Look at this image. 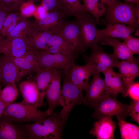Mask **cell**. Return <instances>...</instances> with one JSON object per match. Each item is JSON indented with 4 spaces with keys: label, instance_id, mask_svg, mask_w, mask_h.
I'll use <instances>...</instances> for the list:
<instances>
[{
    "label": "cell",
    "instance_id": "cell-16",
    "mask_svg": "<svg viewBox=\"0 0 139 139\" xmlns=\"http://www.w3.org/2000/svg\"><path fill=\"white\" fill-rule=\"evenodd\" d=\"M112 116H105L94 122L90 134L98 139H114V131L117 126Z\"/></svg>",
    "mask_w": 139,
    "mask_h": 139
},
{
    "label": "cell",
    "instance_id": "cell-44",
    "mask_svg": "<svg viewBox=\"0 0 139 139\" xmlns=\"http://www.w3.org/2000/svg\"><path fill=\"white\" fill-rule=\"evenodd\" d=\"M126 2L139 4V0H124Z\"/></svg>",
    "mask_w": 139,
    "mask_h": 139
},
{
    "label": "cell",
    "instance_id": "cell-11",
    "mask_svg": "<svg viewBox=\"0 0 139 139\" xmlns=\"http://www.w3.org/2000/svg\"><path fill=\"white\" fill-rule=\"evenodd\" d=\"M52 32L62 36L74 47L78 53L82 52L80 28L77 20L63 21Z\"/></svg>",
    "mask_w": 139,
    "mask_h": 139
},
{
    "label": "cell",
    "instance_id": "cell-26",
    "mask_svg": "<svg viewBox=\"0 0 139 139\" xmlns=\"http://www.w3.org/2000/svg\"><path fill=\"white\" fill-rule=\"evenodd\" d=\"M55 69L41 68L35 73L33 80L41 92L44 93L51 80Z\"/></svg>",
    "mask_w": 139,
    "mask_h": 139
},
{
    "label": "cell",
    "instance_id": "cell-46",
    "mask_svg": "<svg viewBox=\"0 0 139 139\" xmlns=\"http://www.w3.org/2000/svg\"><path fill=\"white\" fill-rule=\"evenodd\" d=\"M1 81H0V91L1 90Z\"/></svg>",
    "mask_w": 139,
    "mask_h": 139
},
{
    "label": "cell",
    "instance_id": "cell-9",
    "mask_svg": "<svg viewBox=\"0 0 139 139\" xmlns=\"http://www.w3.org/2000/svg\"><path fill=\"white\" fill-rule=\"evenodd\" d=\"M63 72L62 70H55L51 81L44 93V98L48 105L47 110L50 115L53 113L56 107L59 106L63 107V105L60 85Z\"/></svg>",
    "mask_w": 139,
    "mask_h": 139
},
{
    "label": "cell",
    "instance_id": "cell-33",
    "mask_svg": "<svg viewBox=\"0 0 139 139\" xmlns=\"http://www.w3.org/2000/svg\"><path fill=\"white\" fill-rule=\"evenodd\" d=\"M26 0H0V9L8 12L19 10Z\"/></svg>",
    "mask_w": 139,
    "mask_h": 139
},
{
    "label": "cell",
    "instance_id": "cell-27",
    "mask_svg": "<svg viewBox=\"0 0 139 139\" xmlns=\"http://www.w3.org/2000/svg\"><path fill=\"white\" fill-rule=\"evenodd\" d=\"M3 58L14 63L20 71L21 79L38 71L34 67L22 57H15L3 55Z\"/></svg>",
    "mask_w": 139,
    "mask_h": 139
},
{
    "label": "cell",
    "instance_id": "cell-47",
    "mask_svg": "<svg viewBox=\"0 0 139 139\" xmlns=\"http://www.w3.org/2000/svg\"><path fill=\"white\" fill-rule=\"evenodd\" d=\"M1 64H0V72L1 71Z\"/></svg>",
    "mask_w": 139,
    "mask_h": 139
},
{
    "label": "cell",
    "instance_id": "cell-37",
    "mask_svg": "<svg viewBox=\"0 0 139 139\" xmlns=\"http://www.w3.org/2000/svg\"><path fill=\"white\" fill-rule=\"evenodd\" d=\"M41 4L49 12H60L57 0H40Z\"/></svg>",
    "mask_w": 139,
    "mask_h": 139
},
{
    "label": "cell",
    "instance_id": "cell-15",
    "mask_svg": "<svg viewBox=\"0 0 139 139\" xmlns=\"http://www.w3.org/2000/svg\"><path fill=\"white\" fill-rule=\"evenodd\" d=\"M139 61L134 57L130 59L118 62L116 67L121 75L125 89L127 92L139 75Z\"/></svg>",
    "mask_w": 139,
    "mask_h": 139
},
{
    "label": "cell",
    "instance_id": "cell-43",
    "mask_svg": "<svg viewBox=\"0 0 139 139\" xmlns=\"http://www.w3.org/2000/svg\"><path fill=\"white\" fill-rule=\"evenodd\" d=\"M120 0H101L102 2L105 5L112 3L115 1Z\"/></svg>",
    "mask_w": 139,
    "mask_h": 139
},
{
    "label": "cell",
    "instance_id": "cell-17",
    "mask_svg": "<svg viewBox=\"0 0 139 139\" xmlns=\"http://www.w3.org/2000/svg\"><path fill=\"white\" fill-rule=\"evenodd\" d=\"M104 29H98L96 42L98 43L103 39L108 37L125 39L135 30L133 28L127 25L117 23H109Z\"/></svg>",
    "mask_w": 139,
    "mask_h": 139
},
{
    "label": "cell",
    "instance_id": "cell-23",
    "mask_svg": "<svg viewBox=\"0 0 139 139\" xmlns=\"http://www.w3.org/2000/svg\"><path fill=\"white\" fill-rule=\"evenodd\" d=\"M64 17L60 12H51L46 14L43 17L37 20L32 23L39 30L52 32L64 21Z\"/></svg>",
    "mask_w": 139,
    "mask_h": 139
},
{
    "label": "cell",
    "instance_id": "cell-42",
    "mask_svg": "<svg viewBox=\"0 0 139 139\" xmlns=\"http://www.w3.org/2000/svg\"><path fill=\"white\" fill-rule=\"evenodd\" d=\"M6 106L0 100V118L3 115L4 110Z\"/></svg>",
    "mask_w": 139,
    "mask_h": 139
},
{
    "label": "cell",
    "instance_id": "cell-24",
    "mask_svg": "<svg viewBox=\"0 0 139 139\" xmlns=\"http://www.w3.org/2000/svg\"><path fill=\"white\" fill-rule=\"evenodd\" d=\"M59 11L64 16L77 17L84 12L80 0H57Z\"/></svg>",
    "mask_w": 139,
    "mask_h": 139
},
{
    "label": "cell",
    "instance_id": "cell-20",
    "mask_svg": "<svg viewBox=\"0 0 139 139\" xmlns=\"http://www.w3.org/2000/svg\"><path fill=\"white\" fill-rule=\"evenodd\" d=\"M54 34L50 31L37 29L32 22L25 37L34 48L39 51H44L48 47V42Z\"/></svg>",
    "mask_w": 139,
    "mask_h": 139
},
{
    "label": "cell",
    "instance_id": "cell-34",
    "mask_svg": "<svg viewBox=\"0 0 139 139\" xmlns=\"http://www.w3.org/2000/svg\"><path fill=\"white\" fill-rule=\"evenodd\" d=\"M123 42L134 54L139 53V38L130 35L125 39H123Z\"/></svg>",
    "mask_w": 139,
    "mask_h": 139
},
{
    "label": "cell",
    "instance_id": "cell-28",
    "mask_svg": "<svg viewBox=\"0 0 139 139\" xmlns=\"http://www.w3.org/2000/svg\"><path fill=\"white\" fill-rule=\"evenodd\" d=\"M122 139H138L139 138V128L136 125L127 123L116 117Z\"/></svg>",
    "mask_w": 139,
    "mask_h": 139
},
{
    "label": "cell",
    "instance_id": "cell-3",
    "mask_svg": "<svg viewBox=\"0 0 139 139\" xmlns=\"http://www.w3.org/2000/svg\"><path fill=\"white\" fill-rule=\"evenodd\" d=\"M69 71L63 70L64 80L61 89L63 105L62 109L59 113L62 118L66 121L72 109L76 105L83 103L84 99L83 90L72 82Z\"/></svg>",
    "mask_w": 139,
    "mask_h": 139
},
{
    "label": "cell",
    "instance_id": "cell-4",
    "mask_svg": "<svg viewBox=\"0 0 139 139\" xmlns=\"http://www.w3.org/2000/svg\"><path fill=\"white\" fill-rule=\"evenodd\" d=\"M51 114L47 110L43 111L33 109L21 102L9 105L4 109L3 115L14 123H22L35 122Z\"/></svg>",
    "mask_w": 139,
    "mask_h": 139
},
{
    "label": "cell",
    "instance_id": "cell-10",
    "mask_svg": "<svg viewBox=\"0 0 139 139\" xmlns=\"http://www.w3.org/2000/svg\"><path fill=\"white\" fill-rule=\"evenodd\" d=\"M19 88L23 98L21 102L25 105L34 110H38L42 105L44 93L40 91L34 81H23L20 83Z\"/></svg>",
    "mask_w": 139,
    "mask_h": 139
},
{
    "label": "cell",
    "instance_id": "cell-40",
    "mask_svg": "<svg viewBox=\"0 0 139 139\" xmlns=\"http://www.w3.org/2000/svg\"><path fill=\"white\" fill-rule=\"evenodd\" d=\"M47 11L44 7L41 5L37 7L34 13H36V16L38 19H40L46 15V11ZM37 19V20H38Z\"/></svg>",
    "mask_w": 139,
    "mask_h": 139
},
{
    "label": "cell",
    "instance_id": "cell-39",
    "mask_svg": "<svg viewBox=\"0 0 139 139\" xmlns=\"http://www.w3.org/2000/svg\"><path fill=\"white\" fill-rule=\"evenodd\" d=\"M22 57L29 62L38 71L41 69V68L34 54L32 53H28Z\"/></svg>",
    "mask_w": 139,
    "mask_h": 139
},
{
    "label": "cell",
    "instance_id": "cell-14",
    "mask_svg": "<svg viewBox=\"0 0 139 139\" xmlns=\"http://www.w3.org/2000/svg\"><path fill=\"white\" fill-rule=\"evenodd\" d=\"M97 71L94 65L86 64L81 66L74 64L70 70L69 74L73 83L82 90L85 91L90 77Z\"/></svg>",
    "mask_w": 139,
    "mask_h": 139
},
{
    "label": "cell",
    "instance_id": "cell-21",
    "mask_svg": "<svg viewBox=\"0 0 139 139\" xmlns=\"http://www.w3.org/2000/svg\"><path fill=\"white\" fill-rule=\"evenodd\" d=\"M0 81L5 86L16 84L21 79L20 70L14 63L2 56L0 58Z\"/></svg>",
    "mask_w": 139,
    "mask_h": 139
},
{
    "label": "cell",
    "instance_id": "cell-41",
    "mask_svg": "<svg viewBox=\"0 0 139 139\" xmlns=\"http://www.w3.org/2000/svg\"><path fill=\"white\" fill-rule=\"evenodd\" d=\"M7 12L0 9V37L2 36L1 32L4 22L8 15Z\"/></svg>",
    "mask_w": 139,
    "mask_h": 139
},
{
    "label": "cell",
    "instance_id": "cell-1",
    "mask_svg": "<svg viewBox=\"0 0 139 139\" xmlns=\"http://www.w3.org/2000/svg\"><path fill=\"white\" fill-rule=\"evenodd\" d=\"M66 121L59 113L31 124H21L28 139H60Z\"/></svg>",
    "mask_w": 139,
    "mask_h": 139
},
{
    "label": "cell",
    "instance_id": "cell-36",
    "mask_svg": "<svg viewBox=\"0 0 139 139\" xmlns=\"http://www.w3.org/2000/svg\"><path fill=\"white\" fill-rule=\"evenodd\" d=\"M36 7L33 2L28 1L24 3L21 6L19 10L21 14L24 17L29 16L34 13Z\"/></svg>",
    "mask_w": 139,
    "mask_h": 139
},
{
    "label": "cell",
    "instance_id": "cell-18",
    "mask_svg": "<svg viewBox=\"0 0 139 139\" xmlns=\"http://www.w3.org/2000/svg\"><path fill=\"white\" fill-rule=\"evenodd\" d=\"M105 76L104 80L107 92L109 95L116 97L119 93L123 97L127 95L120 74L115 72L113 68L109 69L103 73Z\"/></svg>",
    "mask_w": 139,
    "mask_h": 139
},
{
    "label": "cell",
    "instance_id": "cell-2",
    "mask_svg": "<svg viewBox=\"0 0 139 139\" xmlns=\"http://www.w3.org/2000/svg\"><path fill=\"white\" fill-rule=\"evenodd\" d=\"M105 5V17L102 20L106 25L119 23L131 26L135 30H139V4L119 0Z\"/></svg>",
    "mask_w": 139,
    "mask_h": 139
},
{
    "label": "cell",
    "instance_id": "cell-22",
    "mask_svg": "<svg viewBox=\"0 0 139 139\" xmlns=\"http://www.w3.org/2000/svg\"><path fill=\"white\" fill-rule=\"evenodd\" d=\"M99 42L101 45H107L112 47L113 52L111 55L115 59L126 60L134 57V54L125 44L123 42H121L116 38L106 37Z\"/></svg>",
    "mask_w": 139,
    "mask_h": 139
},
{
    "label": "cell",
    "instance_id": "cell-35",
    "mask_svg": "<svg viewBox=\"0 0 139 139\" xmlns=\"http://www.w3.org/2000/svg\"><path fill=\"white\" fill-rule=\"evenodd\" d=\"M127 111L132 119L139 124V100H133L127 109Z\"/></svg>",
    "mask_w": 139,
    "mask_h": 139
},
{
    "label": "cell",
    "instance_id": "cell-6",
    "mask_svg": "<svg viewBox=\"0 0 139 139\" xmlns=\"http://www.w3.org/2000/svg\"><path fill=\"white\" fill-rule=\"evenodd\" d=\"M77 54H52L44 51L35 55L41 68L70 70L75 64Z\"/></svg>",
    "mask_w": 139,
    "mask_h": 139
},
{
    "label": "cell",
    "instance_id": "cell-8",
    "mask_svg": "<svg viewBox=\"0 0 139 139\" xmlns=\"http://www.w3.org/2000/svg\"><path fill=\"white\" fill-rule=\"evenodd\" d=\"M92 76L85 90L83 102L91 108H94L105 96L109 95L104 80L100 76V72L97 71Z\"/></svg>",
    "mask_w": 139,
    "mask_h": 139
},
{
    "label": "cell",
    "instance_id": "cell-29",
    "mask_svg": "<svg viewBox=\"0 0 139 139\" xmlns=\"http://www.w3.org/2000/svg\"><path fill=\"white\" fill-rule=\"evenodd\" d=\"M51 46L57 47L63 54H78L73 46L58 34H54L50 38L48 43V47Z\"/></svg>",
    "mask_w": 139,
    "mask_h": 139
},
{
    "label": "cell",
    "instance_id": "cell-32",
    "mask_svg": "<svg viewBox=\"0 0 139 139\" xmlns=\"http://www.w3.org/2000/svg\"><path fill=\"white\" fill-rule=\"evenodd\" d=\"M24 17L20 13H13L8 14L3 23L1 32V35L4 37L7 28L13 24L18 23Z\"/></svg>",
    "mask_w": 139,
    "mask_h": 139
},
{
    "label": "cell",
    "instance_id": "cell-7",
    "mask_svg": "<svg viewBox=\"0 0 139 139\" xmlns=\"http://www.w3.org/2000/svg\"><path fill=\"white\" fill-rule=\"evenodd\" d=\"M76 18L80 28L82 52L98 45L96 42L98 30L95 19L90 13L84 12Z\"/></svg>",
    "mask_w": 139,
    "mask_h": 139
},
{
    "label": "cell",
    "instance_id": "cell-25",
    "mask_svg": "<svg viewBox=\"0 0 139 139\" xmlns=\"http://www.w3.org/2000/svg\"><path fill=\"white\" fill-rule=\"evenodd\" d=\"M84 12L91 14L96 24L100 23V18L106 14V7L101 0H82Z\"/></svg>",
    "mask_w": 139,
    "mask_h": 139
},
{
    "label": "cell",
    "instance_id": "cell-13",
    "mask_svg": "<svg viewBox=\"0 0 139 139\" xmlns=\"http://www.w3.org/2000/svg\"><path fill=\"white\" fill-rule=\"evenodd\" d=\"M34 51L33 47L24 37L10 40L6 39L2 43L1 48L3 55L15 57H21Z\"/></svg>",
    "mask_w": 139,
    "mask_h": 139
},
{
    "label": "cell",
    "instance_id": "cell-45",
    "mask_svg": "<svg viewBox=\"0 0 139 139\" xmlns=\"http://www.w3.org/2000/svg\"><path fill=\"white\" fill-rule=\"evenodd\" d=\"M28 1H30V2H34L36 0H27Z\"/></svg>",
    "mask_w": 139,
    "mask_h": 139
},
{
    "label": "cell",
    "instance_id": "cell-19",
    "mask_svg": "<svg viewBox=\"0 0 139 139\" xmlns=\"http://www.w3.org/2000/svg\"><path fill=\"white\" fill-rule=\"evenodd\" d=\"M14 123L3 115L0 118V139H27L21 124Z\"/></svg>",
    "mask_w": 139,
    "mask_h": 139
},
{
    "label": "cell",
    "instance_id": "cell-31",
    "mask_svg": "<svg viewBox=\"0 0 139 139\" xmlns=\"http://www.w3.org/2000/svg\"><path fill=\"white\" fill-rule=\"evenodd\" d=\"M32 22L24 17L19 21L13 30L6 37L7 40H11L13 39L25 36V35L30 28Z\"/></svg>",
    "mask_w": 139,
    "mask_h": 139
},
{
    "label": "cell",
    "instance_id": "cell-12",
    "mask_svg": "<svg viewBox=\"0 0 139 139\" xmlns=\"http://www.w3.org/2000/svg\"><path fill=\"white\" fill-rule=\"evenodd\" d=\"M90 54L84 57L86 64L94 65L97 71L103 73L107 70L116 67L118 60L114 58L111 54L105 52L98 45L91 48Z\"/></svg>",
    "mask_w": 139,
    "mask_h": 139
},
{
    "label": "cell",
    "instance_id": "cell-30",
    "mask_svg": "<svg viewBox=\"0 0 139 139\" xmlns=\"http://www.w3.org/2000/svg\"><path fill=\"white\" fill-rule=\"evenodd\" d=\"M19 91L16 84L7 85L0 91V100L7 107L17 98Z\"/></svg>",
    "mask_w": 139,
    "mask_h": 139
},
{
    "label": "cell",
    "instance_id": "cell-5",
    "mask_svg": "<svg viewBox=\"0 0 139 139\" xmlns=\"http://www.w3.org/2000/svg\"><path fill=\"white\" fill-rule=\"evenodd\" d=\"M128 106L129 105L121 102L116 97L106 95L94 108V111L91 116L97 120L104 116H115L125 121L129 116L127 111Z\"/></svg>",
    "mask_w": 139,
    "mask_h": 139
},
{
    "label": "cell",
    "instance_id": "cell-38",
    "mask_svg": "<svg viewBox=\"0 0 139 139\" xmlns=\"http://www.w3.org/2000/svg\"><path fill=\"white\" fill-rule=\"evenodd\" d=\"M128 95L132 100H139V83H134L129 87L127 91Z\"/></svg>",
    "mask_w": 139,
    "mask_h": 139
}]
</instances>
